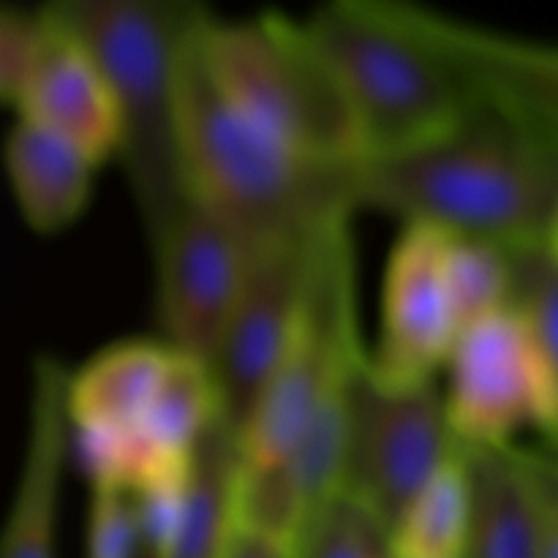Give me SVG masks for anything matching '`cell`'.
Wrapping results in <instances>:
<instances>
[{
    "label": "cell",
    "instance_id": "cell-1",
    "mask_svg": "<svg viewBox=\"0 0 558 558\" xmlns=\"http://www.w3.org/2000/svg\"><path fill=\"white\" fill-rule=\"evenodd\" d=\"M330 69L360 158L428 145L477 118V25L420 0H319L303 20Z\"/></svg>",
    "mask_w": 558,
    "mask_h": 558
},
{
    "label": "cell",
    "instance_id": "cell-2",
    "mask_svg": "<svg viewBox=\"0 0 558 558\" xmlns=\"http://www.w3.org/2000/svg\"><path fill=\"white\" fill-rule=\"evenodd\" d=\"M352 210H379L507 251L558 243V142L477 114L450 134L349 167Z\"/></svg>",
    "mask_w": 558,
    "mask_h": 558
},
{
    "label": "cell",
    "instance_id": "cell-3",
    "mask_svg": "<svg viewBox=\"0 0 558 558\" xmlns=\"http://www.w3.org/2000/svg\"><path fill=\"white\" fill-rule=\"evenodd\" d=\"M90 58L123 125L120 163L150 243L189 196L174 153V93L183 60L207 22L210 0H41Z\"/></svg>",
    "mask_w": 558,
    "mask_h": 558
},
{
    "label": "cell",
    "instance_id": "cell-4",
    "mask_svg": "<svg viewBox=\"0 0 558 558\" xmlns=\"http://www.w3.org/2000/svg\"><path fill=\"white\" fill-rule=\"evenodd\" d=\"M199 38L185 54L174 93V153L185 196L245 243L308 234L332 218L352 216V163H314L256 129L213 87Z\"/></svg>",
    "mask_w": 558,
    "mask_h": 558
},
{
    "label": "cell",
    "instance_id": "cell-5",
    "mask_svg": "<svg viewBox=\"0 0 558 558\" xmlns=\"http://www.w3.org/2000/svg\"><path fill=\"white\" fill-rule=\"evenodd\" d=\"M199 58L213 87L283 147L327 167L360 158L352 114L303 20L276 9L245 20L216 14Z\"/></svg>",
    "mask_w": 558,
    "mask_h": 558
},
{
    "label": "cell",
    "instance_id": "cell-6",
    "mask_svg": "<svg viewBox=\"0 0 558 558\" xmlns=\"http://www.w3.org/2000/svg\"><path fill=\"white\" fill-rule=\"evenodd\" d=\"M365 354L357 322L352 216L319 229L298 325L238 434L245 469L278 466Z\"/></svg>",
    "mask_w": 558,
    "mask_h": 558
},
{
    "label": "cell",
    "instance_id": "cell-7",
    "mask_svg": "<svg viewBox=\"0 0 558 558\" xmlns=\"http://www.w3.org/2000/svg\"><path fill=\"white\" fill-rule=\"evenodd\" d=\"M441 371V401L461 450L512 447L526 428L556 450L558 371L537 357L512 311L463 327Z\"/></svg>",
    "mask_w": 558,
    "mask_h": 558
},
{
    "label": "cell",
    "instance_id": "cell-8",
    "mask_svg": "<svg viewBox=\"0 0 558 558\" xmlns=\"http://www.w3.org/2000/svg\"><path fill=\"white\" fill-rule=\"evenodd\" d=\"M458 450L436 381L387 385L371 374L365 354L360 357L349 381L343 494L363 501L390 532L403 507Z\"/></svg>",
    "mask_w": 558,
    "mask_h": 558
},
{
    "label": "cell",
    "instance_id": "cell-9",
    "mask_svg": "<svg viewBox=\"0 0 558 558\" xmlns=\"http://www.w3.org/2000/svg\"><path fill=\"white\" fill-rule=\"evenodd\" d=\"M319 229L245 243L243 278L210 363L218 420L234 439L298 325Z\"/></svg>",
    "mask_w": 558,
    "mask_h": 558
},
{
    "label": "cell",
    "instance_id": "cell-10",
    "mask_svg": "<svg viewBox=\"0 0 558 558\" xmlns=\"http://www.w3.org/2000/svg\"><path fill=\"white\" fill-rule=\"evenodd\" d=\"M156 316L172 352L210 374L245 265V240L199 202L185 199L150 240Z\"/></svg>",
    "mask_w": 558,
    "mask_h": 558
},
{
    "label": "cell",
    "instance_id": "cell-11",
    "mask_svg": "<svg viewBox=\"0 0 558 558\" xmlns=\"http://www.w3.org/2000/svg\"><path fill=\"white\" fill-rule=\"evenodd\" d=\"M447 234L403 223L381 278L379 341L365 352L387 385H430L458 338V319L445 278Z\"/></svg>",
    "mask_w": 558,
    "mask_h": 558
},
{
    "label": "cell",
    "instance_id": "cell-12",
    "mask_svg": "<svg viewBox=\"0 0 558 558\" xmlns=\"http://www.w3.org/2000/svg\"><path fill=\"white\" fill-rule=\"evenodd\" d=\"M469 523L461 558H558L554 447L463 450Z\"/></svg>",
    "mask_w": 558,
    "mask_h": 558
},
{
    "label": "cell",
    "instance_id": "cell-13",
    "mask_svg": "<svg viewBox=\"0 0 558 558\" xmlns=\"http://www.w3.org/2000/svg\"><path fill=\"white\" fill-rule=\"evenodd\" d=\"M38 38L16 112L80 147L98 167L118 158L123 125L114 96L85 52L38 9Z\"/></svg>",
    "mask_w": 558,
    "mask_h": 558
},
{
    "label": "cell",
    "instance_id": "cell-14",
    "mask_svg": "<svg viewBox=\"0 0 558 558\" xmlns=\"http://www.w3.org/2000/svg\"><path fill=\"white\" fill-rule=\"evenodd\" d=\"M65 379V365L49 354L33 365L27 441L14 499L0 529V558H54L60 485L69 458Z\"/></svg>",
    "mask_w": 558,
    "mask_h": 558
},
{
    "label": "cell",
    "instance_id": "cell-15",
    "mask_svg": "<svg viewBox=\"0 0 558 558\" xmlns=\"http://www.w3.org/2000/svg\"><path fill=\"white\" fill-rule=\"evenodd\" d=\"M5 178L22 221L38 234H60L85 216L98 163L71 142L16 120L3 145Z\"/></svg>",
    "mask_w": 558,
    "mask_h": 558
},
{
    "label": "cell",
    "instance_id": "cell-16",
    "mask_svg": "<svg viewBox=\"0 0 558 558\" xmlns=\"http://www.w3.org/2000/svg\"><path fill=\"white\" fill-rule=\"evenodd\" d=\"M238 474V439L221 420H216L191 452L180 526L167 558H218L234 526Z\"/></svg>",
    "mask_w": 558,
    "mask_h": 558
},
{
    "label": "cell",
    "instance_id": "cell-17",
    "mask_svg": "<svg viewBox=\"0 0 558 558\" xmlns=\"http://www.w3.org/2000/svg\"><path fill=\"white\" fill-rule=\"evenodd\" d=\"M469 523V480L463 450L403 507L390 529L392 558H461Z\"/></svg>",
    "mask_w": 558,
    "mask_h": 558
},
{
    "label": "cell",
    "instance_id": "cell-18",
    "mask_svg": "<svg viewBox=\"0 0 558 558\" xmlns=\"http://www.w3.org/2000/svg\"><path fill=\"white\" fill-rule=\"evenodd\" d=\"M445 278L461 332L485 316L507 311L512 287L510 251L483 240L447 234Z\"/></svg>",
    "mask_w": 558,
    "mask_h": 558
},
{
    "label": "cell",
    "instance_id": "cell-19",
    "mask_svg": "<svg viewBox=\"0 0 558 558\" xmlns=\"http://www.w3.org/2000/svg\"><path fill=\"white\" fill-rule=\"evenodd\" d=\"M292 558H392L390 532L363 501L338 494L305 523Z\"/></svg>",
    "mask_w": 558,
    "mask_h": 558
},
{
    "label": "cell",
    "instance_id": "cell-20",
    "mask_svg": "<svg viewBox=\"0 0 558 558\" xmlns=\"http://www.w3.org/2000/svg\"><path fill=\"white\" fill-rule=\"evenodd\" d=\"M134 496L125 488H93L87 515V558H140Z\"/></svg>",
    "mask_w": 558,
    "mask_h": 558
},
{
    "label": "cell",
    "instance_id": "cell-21",
    "mask_svg": "<svg viewBox=\"0 0 558 558\" xmlns=\"http://www.w3.org/2000/svg\"><path fill=\"white\" fill-rule=\"evenodd\" d=\"M38 9L0 0V107H16L38 38Z\"/></svg>",
    "mask_w": 558,
    "mask_h": 558
},
{
    "label": "cell",
    "instance_id": "cell-22",
    "mask_svg": "<svg viewBox=\"0 0 558 558\" xmlns=\"http://www.w3.org/2000/svg\"><path fill=\"white\" fill-rule=\"evenodd\" d=\"M218 558H292V550L259 534L232 526Z\"/></svg>",
    "mask_w": 558,
    "mask_h": 558
},
{
    "label": "cell",
    "instance_id": "cell-23",
    "mask_svg": "<svg viewBox=\"0 0 558 558\" xmlns=\"http://www.w3.org/2000/svg\"><path fill=\"white\" fill-rule=\"evenodd\" d=\"M140 558H156V556H153V554H147V550H142Z\"/></svg>",
    "mask_w": 558,
    "mask_h": 558
}]
</instances>
